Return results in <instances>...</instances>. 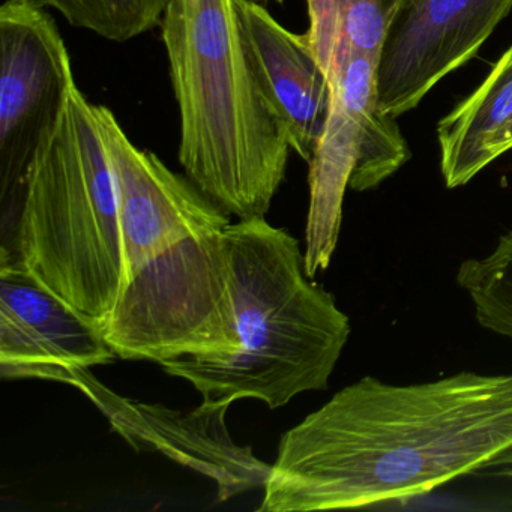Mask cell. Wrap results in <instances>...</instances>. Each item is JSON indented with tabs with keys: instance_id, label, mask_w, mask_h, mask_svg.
Instances as JSON below:
<instances>
[{
	"instance_id": "cell-11",
	"label": "cell",
	"mask_w": 512,
	"mask_h": 512,
	"mask_svg": "<svg viewBox=\"0 0 512 512\" xmlns=\"http://www.w3.org/2000/svg\"><path fill=\"white\" fill-rule=\"evenodd\" d=\"M440 170L446 187L472 181L512 149V46L484 82L437 127Z\"/></svg>"
},
{
	"instance_id": "cell-8",
	"label": "cell",
	"mask_w": 512,
	"mask_h": 512,
	"mask_svg": "<svg viewBox=\"0 0 512 512\" xmlns=\"http://www.w3.org/2000/svg\"><path fill=\"white\" fill-rule=\"evenodd\" d=\"M55 382L76 386L136 449L152 448L215 482L218 502L263 487L271 464L259 460L250 446L233 442L226 425L229 406L203 403L194 410H175L115 394L91 368H76Z\"/></svg>"
},
{
	"instance_id": "cell-17",
	"label": "cell",
	"mask_w": 512,
	"mask_h": 512,
	"mask_svg": "<svg viewBox=\"0 0 512 512\" xmlns=\"http://www.w3.org/2000/svg\"><path fill=\"white\" fill-rule=\"evenodd\" d=\"M308 7L311 23L305 37L329 76L338 43L337 0H308Z\"/></svg>"
},
{
	"instance_id": "cell-16",
	"label": "cell",
	"mask_w": 512,
	"mask_h": 512,
	"mask_svg": "<svg viewBox=\"0 0 512 512\" xmlns=\"http://www.w3.org/2000/svg\"><path fill=\"white\" fill-rule=\"evenodd\" d=\"M397 0H337L338 41L379 61Z\"/></svg>"
},
{
	"instance_id": "cell-9",
	"label": "cell",
	"mask_w": 512,
	"mask_h": 512,
	"mask_svg": "<svg viewBox=\"0 0 512 512\" xmlns=\"http://www.w3.org/2000/svg\"><path fill=\"white\" fill-rule=\"evenodd\" d=\"M118 358L103 326L68 304L19 260L2 253L0 266V377L56 376Z\"/></svg>"
},
{
	"instance_id": "cell-2",
	"label": "cell",
	"mask_w": 512,
	"mask_h": 512,
	"mask_svg": "<svg viewBox=\"0 0 512 512\" xmlns=\"http://www.w3.org/2000/svg\"><path fill=\"white\" fill-rule=\"evenodd\" d=\"M112 167L124 281L103 325L118 358H229L239 346L229 287L230 215L187 176L137 148L94 104Z\"/></svg>"
},
{
	"instance_id": "cell-5",
	"label": "cell",
	"mask_w": 512,
	"mask_h": 512,
	"mask_svg": "<svg viewBox=\"0 0 512 512\" xmlns=\"http://www.w3.org/2000/svg\"><path fill=\"white\" fill-rule=\"evenodd\" d=\"M22 194L17 260L103 326L124 281L118 197L94 104L76 82L35 149Z\"/></svg>"
},
{
	"instance_id": "cell-7",
	"label": "cell",
	"mask_w": 512,
	"mask_h": 512,
	"mask_svg": "<svg viewBox=\"0 0 512 512\" xmlns=\"http://www.w3.org/2000/svg\"><path fill=\"white\" fill-rule=\"evenodd\" d=\"M512 0H397L376 65L377 97L392 118L470 61Z\"/></svg>"
},
{
	"instance_id": "cell-14",
	"label": "cell",
	"mask_w": 512,
	"mask_h": 512,
	"mask_svg": "<svg viewBox=\"0 0 512 512\" xmlns=\"http://www.w3.org/2000/svg\"><path fill=\"white\" fill-rule=\"evenodd\" d=\"M457 283L472 299L479 325L512 338V232L487 257L464 260Z\"/></svg>"
},
{
	"instance_id": "cell-3",
	"label": "cell",
	"mask_w": 512,
	"mask_h": 512,
	"mask_svg": "<svg viewBox=\"0 0 512 512\" xmlns=\"http://www.w3.org/2000/svg\"><path fill=\"white\" fill-rule=\"evenodd\" d=\"M160 26L185 176L230 217H265L292 146L251 67L235 0H169Z\"/></svg>"
},
{
	"instance_id": "cell-1",
	"label": "cell",
	"mask_w": 512,
	"mask_h": 512,
	"mask_svg": "<svg viewBox=\"0 0 512 512\" xmlns=\"http://www.w3.org/2000/svg\"><path fill=\"white\" fill-rule=\"evenodd\" d=\"M512 448V376L364 377L281 437L260 512L367 508L430 493Z\"/></svg>"
},
{
	"instance_id": "cell-19",
	"label": "cell",
	"mask_w": 512,
	"mask_h": 512,
	"mask_svg": "<svg viewBox=\"0 0 512 512\" xmlns=\"http://www.w3.org/2000/svg\"><path fill=\"white\" fill-rule=\"evenodd\" d=\"M275 2H283V0H275Z\"/></svg>"
},
{
	"instance_id": "cell-18",
	"label": "cell",
	"mask_w": 512,
	"mask_h": 512,
	"mask_svg": "<svg viewBox=\"0 0 512 512\" xmlns=\"http://www.w3.org/2000/svg\"><path fill=\"white\" fill-rule=\"evenodd\" d=\"M493 466H511L512 467V448H509L505 454L500 455L496 461H494ZM502 475L512 476L511 470H502Z\"/></svg>"
},
{
	"instance_id": "cell-12",
	"label": "cell",
	"mask_w": 512,
	"mask_h": 512,
	"mask_svg": "<svg viewBox=\"0 0 512 512\" xmlns=\"http://www.w3.org/2000/svg\"><path fill=\"white\" fill-rule=\"evenodd\" d=\"M358 158V124L332 88L331 115L310 161V208L304 268L313 280L331 263L343 221V200Z\"/></svg>"
},
{
	"instance_id": "cell-6",
	"label": "cell",
	"mask_w": 512,
	"mask_h": 512,
	"mask_svg": "<svg viewBox=\"0 0 512 512\" xmlns=\"http://www.w3.org/2000/svg\"><path fill=\"white\" fill-rule=\"evenodd\" d=\"M41 0L0 7V167L4 188L23 187L26 170L73 83L58 23Z\"/></svg>"
},
{
	"instance_id": "cell-13",
	"label": "cell",
	"mask_w": 512,
	"mask_h": 512,
	"mask_svg": "<svg viewBox=\"0 0 512 512\" xmlns=\"http://www.w3.org/2000/svg\"><path fill=\"white\" fill-rule=\"evenodd\" d=\"M376 61L352 52L338 41L332 65V88L358 124V158L349 187L373 190L394 175L410 158L406 140L377 97Z\"/></svg>"
},
{
	"instance_id": "cell-4",
	"label": "cell",
	"mask_w": 512,
	"mask_h": 512,
	"mask_svg": "<svg viewBox=\"0 0 512 512\" xmlns=\"http://www.w3.org/2000/svg\"><path fill=\"white\" fill-rule=\"evenodd\" d=\"M226 239L238 349L221 361L176 358L161 368L214 406L256 398L278 409L328 388L350 322L305 274L299 242L265 217L230 224Z\"/></svg>"
},
{
	"instance_id": "cell-10",
	"label": "cell",
	"mask_w": 512,
	"mask_h": 512,
	"mask_svg": "<svg viewBox=\"0 0 512 512\" xmlns=\"http://www.w3.org/2000/svg\"><path fill=\"white\" fill-rule=\"evenodd\" d=\"M235 2L260 89L286 128L292 151L310 163L331 115V79L305 35L287 31L257 0Z\"/></svg>"
},
{
	"instance_id": "cell-15",
	"label": "cell",
	"mask_w": 512,
	"mask_h": 512,
	"mask_svg": "<svg viewBox=\"0 0 512 512\" xmlns=\"http://www.w3.org/2000/svg\"><path fill=\"white\" fill-rule=\"evenodd\" d=\"M73 28L127 43L160 25L169 0H41Z\"/></svg>"
}]
</instances>
